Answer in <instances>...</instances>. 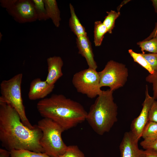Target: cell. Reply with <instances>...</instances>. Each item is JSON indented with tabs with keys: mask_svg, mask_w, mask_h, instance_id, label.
<instances>
[{
	"mask_svg": "<svg viewBox=\"0 0 157 157\" xmlns=\"http://www.w3.org/2000/svg\"><path fill=\"white\" fill-rule=\"evenodd\" d=\"M42 136V131L37 125L32 129L27 127L13 108L0 101V140L6 149L9 151L27 150L44 153L40 143Z\"/></svg>",
	"mask_w": 157,
	"mask_h": 157,
	"instance_id": "1",
	"label": "cell"
},
{
	"mask_svg": "<svg viewBox=\"0 0 157 157\" xmlns=\"http://www.w3.org/2000/svg\"><path fill=\"white\" fill-rule=\"evenodd\" d=\"M37 108L42 116L52 120L65 131L86 120L88 113L80 103L62 94H53L40 100Z\"/></svg>",
	"mask_w": 157,
	"mask_h": 157,
	"instance_id": "2",
	"label": "cell"
},
{
	"mask_svg": "<svg viewBox=\"0 0 157 157\" xmlns=\"http://www.w3.org/2000/svg\"><path fill=\"white\" fill-rule=\"evenodd\" d=\"M113 91L103 90L97 96L86 118L90 126L100 135L109 132L117 120L118 107L114 101Z\"/></svg>",
	"mask_w": 157,
	"mask_h": 157,
	"instance_id": "3",
	"label": "cell"
},
{
	"mask_svg": "<svg viewBox=\"0 0 157 157\" xmlns=\"http://www.w3.org/2000/svg\"><path fill=\"white\" fill-rule=\"evenodd\" d=\"M37 125L42 132L40 143L44 153L51 157H59L64 154L67 146L61 136L62 133L65 131L63 128L47 118L39 121Z\"/></svg>",
	"mask_w": 157,
	"mask_h": 157,
	"instance_id": "4",
	"label": "cell"
},
{
	"mask_svg": "<svg viewBox=\"0 0 157 157\" xmlns=\"http://www.w3.org/2000/svg\"><path fill=\"white\" fill-rule=\"evenodd\" d=\"M23 75L19 73L8 80L3 81L0 85V101L11 105L19 114L23 124L32 129V125L26 117L21 94V84Z\"/></svg>",
	"mask_w": 157,
	"mask_h": 157,
	"instance_id": "5",
	"label": "cell"
},
{
	"mask_svg": "<svg viewBox=\"0 0 157 157\" xmlns=\"http://www.w3.org/2000/svg\"><path fill=\"white\" fill-rule=\"evenodd\" d=\"M99 74L100 88L108 87L113 91L125 85L129 75L125 65L113 60L108 61Z\"/></svg>",
	"mask_w": 157,
	"mask_h": 157,
	"instance_id": "6",
	"label": "cell"
},
{
	"mask_svg": "<svg viewBox=\"0 0 157 157\" xmlns=\"http://www.w3.org/2000/svg\"><path fill=\"white\" fill-rule=\"evenodd\" d=\"M72 82L78 92L91 99L98 96L103 91L100 86L99 72L96 69L88 67L76 73Z\"/></svg>",
	"mask_w": 157,
	"mask_h": 157,
	"instance_id": "7",
	"label": "cell"
},
{
	"mask_svg": "<svg viewBox=\"0 0 157 157\" xmlns=\"http://www.w3.org/2000/svg\"><path fill=\"white\" fill-rule=\"evenodd\" d=\"M1 6L16 22L21 23L37 20L33 0H1Z\"/></svg>",
	"mask_w": 157,
	"mask_h": 157,
	"instance_id": "8",
	"label": "cell"
},
{
	"mask_svg": "<svg viewBox=\"0 0 157 157\" xmlns=\"http://www.w3.org/2000/svg\"><path fill=\"white\" fill-rule=\"evenodd\" d=\"M145 99L142 104V110L139 115L134 119L131 125L130 131L138 140L142 137L144 129L148 121L149 112L154 101L153 97L149 95L147 85H146Z\"/></svg>",
	"mask_w": 157,
	"mask_h": 157,
	"instance_id": "9",
	"label": "cell"
},
{
	"mask_svg": "<svg viewBox=\"0 0 157 157\" xmlns=\"http://www.w3.org/2000/svg\"><path fill=\"white\" fill-rule=\"evenodd\" d=\"M138 141L130 131L125 132L119 147L121 157H145L144 151L138 147Z\"/></svg>",
	"mask_w": 157,
	"mask_h": 157,
	"instance_id": "10",
	"label": "cell"
},
{
	"mask_svg": "<svg viewBox=\"0 0 157 157\" xmlns=\"http://www.w3.org/2000/svg\"><path fill=\"white\" fill-rule=\"evenodd\" d=\"M54 87L55 85H50L46 80L35 78L30 83L28 94V99L31 100L44 99L52 92Z\"/></svg>",
	"mask_w": 157,
	"mask_h": 157,
	"instance_id": "11",
	"label": "cell"
},
{
	"mask_svg": "<svg viewBox=\"0 0 157 157\" xmlns=\"http://www.w3.org/2000/svg\"><path fill=\"white\" fill-rule=\"evenodd\" d=\"M76 41L78 53L85 58L89 68L96 70L97 66L94 58L91 43L88 35L77 37Z\"/></svg>",
	"mask_w": 157,
	"mask_h": 157,
	"instance_id": "12",
	"label": "cell"
},
{
	"mask_svg": "<svg viewBox=\"0 0 157 157\" xmlns=\"http://www.w3.org/2000/svg\"><path fill=\"white\" fill-rule=\"evenodd\" d=\"M47 61L48 74L45 80L50 85H54L63 75V61L61 57L56 56L48 58Z\"/></svg>",
	"mask_w": 157,
	"mask_h": 157,
	"instance_id": "13",
	"label": "cell"
},
{
	"mask_svg": "<svg viewBox=\"0 0 157 157\" xmlns=\"http://www.w3.org/2000/svg\"><path fill=\"white\" fill-rule=\"evenodd\" d=\"M71 16L69 20V26L76 37L87 36L84 27L80 22L76 15L74 9L71 3L69 5Z\"/></svg>",
	"mask_w": 157,
	"mask_h": 157,
	"instance_id": "14",
	"label": "cell"
},
{
	"mask_svg": "<svg viewBox=\"0 0 157 157\" xmlns=\"http://www.w3.org/2000/svg\"><path fill=\"white\" fill-rule=\"evenodd\" d=\"M45 7L49 19L56 27L60 25L61 20L60 12L56 0H44Z\"/></svg>",
	"mask_w": 157,
	"mask_h": 157,
	"instance_id": "15",
	"label": "cell"
},
{
	"mask_svg": "<svg viewBox=\"0 0 157 157\" xmlns=\"http://www.w3.org/2000/svg\"><path fill=\"white\" fill-rule=\"evenodd\" d=\"M107 32V28L103 22L99 21L94 22V42L95 46L99 47L101 45L104 35Z\"/></svg>",
	"mask_w": 157,
	"mask_h": 157,
	"instance_id": "16",
	"label": "cell"
},
{
	"mask_svg": "<svg viewBox=\"0 0 157 157\" xmlns=\"http://www.w3.org/2000/svg\"><path fill=\"white\" fill-rule=\"evenodd\" d=\"M142 137L146 140L157 139V123L149 121L144 129Z\"/></svg>",
	"mask_w": 157,
	"mask_h": 157,
	"instance_id": "17",
	"label": "cell"
},
{
	"mask_svg": "<svg viewBox=\"0 0 157 157\" xmlns=\"http://www.w3.org/2000/svg\"><path fill=\"white\" fill-rule=\"evenodd\" d=\"M142 53L145 51L157 53V36L148 40H143L137 43Z\"/></svg>",
	"mask_w": 157,
	"mask_h": 157,
	"instance_id": "18",
	"label": "cell"
},
{
	"mask_svg": "<svg viewBox=\"0 0 157 157\" xmlns=\"http://www.w3.org/2000/svg\"><path fill=\"white\" fill-rule=\"evenodd\" d=\"M106 13L107 15L105 17L103 23L106 28L108 32L111 34L115 27V21L120 15V13L113 10Z\"/></svg>",
	"mask_w": 157,
	"mask_h": 157,
	"instance_id": "19",
	"label": "cell"
},
{
	"mask_svg": "<svg viewBox=\"0 0 157 157\" xmlns=\"http://www.w3.org/2000/svg\"><path fill=\"white\" fill-rule=\"evenodd\" d=\"M11 157H51L45 153L37 152L27 150H13Z\"/></svg>",
	"mask_w": 157,
	"mask_h": 157,
	"instance_id": "20",
	"label": "cell"
},
{
	"mask_svg": "<svg viewBox=\"0 0 157 157\" xmlns=\"http://www.w3.org/2000/svg\"><path fill=\"white\" fill-rule=\"evenodd\" d=\"M37 16L39 21H46L49 19L46 9L44 0H33Z\"/></svg>",
	"mask_w": 157,
	"mask_h": 157,
	"instance_id": "21",
	"label": "cell"
},
{
	"mask_svg": "<svg viewBox=\"0 0 157 157\" xmlns=\"http://www.w3.org/2000/svg\"><path fill=\"white\" fill-rule=\"evenodd\" d=\"M128 52L135 62L137 63L146 69L149 74L154 73L150 65L141 53H137L131 49H129Z\"/></svg>",
	"mask_w": 157,
	"mask_h": 157,
	"instance_id": "22",
	"label": "cell"
},
{
	"mask_svg": "<svg viewBox=\"0 0 157 157\" xmlns=\"http://www.w3.org/2000/svg\"><path fill=\"white\" fill-rule=\"evenodd\" d=\"M59 157H85L84 153L76 145L67 146L64 154Z\"/></svg>",
	"mask_w": 157,
	"mask_h": 157,
	"instance_id": "23",
	"label": "cell"
},
{
	"mask_svg": "<svg viewBox=\"0 0 157 157\" xmlns=\"http://www.w3.org/2000/svg\"><path fill=\"white\" fill-rule=\"evenodd\" d=\"M150 65L154 73L157 72V53H141Z\"/></svg>",
	"mask_w": 157,
	"mask_h": 157,
	"instance_id": "24",
	"label": "cell"
},
{
	"mask_svg": "<svg viewBox=\"0 0 157 157\" xmlns=\"http://www.w3.org/2000/svg\"><path fill=\"white\" fill-rule=\"evenodd\" d=\"M146 81L151 83L153 91V97L155 100L157 99V72L149 74L145 78Z\"/></svg>",
	"mask_w": 157,
	"mask_h": 157,
	"instance_id": "25",
	"label": "cell"
},
{
	"mask_svg": "<svg viewBox=\"0 0 157 157\" xmlns=\"http://www.w3.org/2000/svg\"><path fill=\"white\" fill-rule=\"evenodd\" d=\"M157 123V100L153 102L150 109L148 115V121Z\"/></svg>",
	"mask_w": 157,
	"mask_h": 157,
	"instance_id": "26",
	"label": "cell"
},
{
	"mask_svg": "<svg viewBox=\"0 0 157 157\" xmlns=\"http://www.w3.org/2000/svg\"><path fill=\"white\" fill-rule=\"evenodd\" d=\"M140 145L145 149H151L157 150V138L150 140H143L140 142Z\"/></svg>",
	"mask_w": 157,
	"mask_h": 157,
	"instance_id": "27",
	"label": "cell"
},
{
	"mask_svg": "<svg viewBox=\"0 0 157 157\" xmlns=\"http://www.w3.org/2000/svg\"><path fill=\"white\" fill-rule=\"evenodd\" d=\"M145 157H157V150L148 149L144 150Z\"/></svg>",
	"mask_w": 157,
	"mask_h": 157,
	"instance_id": "28",
	"label": "cell"
},
{
	"mask_svg": "<svg viewBox=\"0 0 157 157\" xmlns=\"http://www.w3.org/2000/svg\"><path fill=\"white\" fill-rule=\"evenodd\" d=\"M157 22L155 23L154 28L150 35L144 40H148L157 36Z\"/></svg>",
	"mask_w": 157,
	"mask_h": 157,
	"instance_id": "29",
	"label": "cell"
},
{
	"mask_svg": "<svg viewBox=\"0 0 157 157\" xmlns=\"http://www.w3.org/2000/svg\"><path fill=\"white\" fill-rule=\"evenodd\" d=\"M0 157H11L10 151L6 149L0 148Z\"/></svg>",
	"mask_w": 157,
	"mask_h": 157,
	"instance_id": "30",
	"label": "cell"
},
{
	"mask_svg": "<svg viewBox=\"0 0 157 157\" xmlns=\"http://www.w3.org/2000/svg\"><path fill=\"white\" fill-rule=\"evenodd\" d=\"M151 1L152 2L154 8L155 12L157 14V0H152Z\"/></svg>",
	"mask_w": 157,
	"mask_h": 157,
	"instance_id": "31",
	"label": "cell"
},
{
	"mask_svg": "<svg viewBox=\"0 0 157 157\" xmlns=\"http://www.w3.org/2000/svg\"><path fill=\"white\" fill-rule=\"evenodd\" d=\"M128 2V1H123L121 4L117 7V12H119V10L120 8L123 5L125 4Z\"/></svg>",
	"mask_w": 157,
	"mask_h": 157,
	"instance_id": "32",
	"label": "cell"
},
{
	"mask_svg": "<svg viewBox=\"0 0 157 157\" xmlns=\"http://www.w3.org/2000/svg\"><path fill=\"white\" fill-rule=\"evenodd\" d=\"M0 40H1V38H2V34H1V33L0 32Z\"/></svg>",
	"mask_w": 157,
	"mask_h": 157,
	"instance_id": "33",
	"label": "cell"
}]
</instances>
